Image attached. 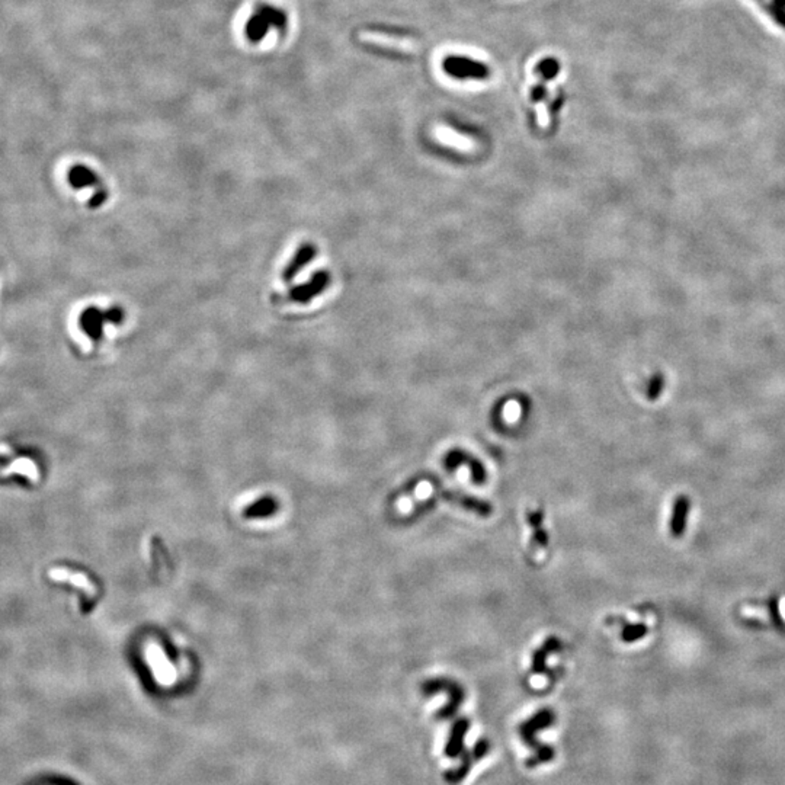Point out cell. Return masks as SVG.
<instances>
[{"label": "cell", "instance_id": "2", "mask_svg": "<svg viewBox=\"0 0 785 785\" xmlns=\"http://www.w3.org/2000/svg\"><path fill=\"white\" fill-rule=\"evenodd\" d=\"M422 692L426 694V695L435 694V692H447L448 694L450 701L444 706L442 711L438 714V717H445V719L451 717L464 701V691H462L461 685H458L455 681L447 679V678H434V679H429V681L423 682L422 684Z\"/></svg>", "mask_w": 785, "mask_h": 785}, {"label": "cell", "instance_id": "12", "mask_svg": "<svg viewBox=\"0 0 785 785\" xmlns=\"http://www.w3.org/2000/svg\"><path fill=\"white\" fill-rule=\"evenodd\" d=\"M447 500L461 506L462 509H467V510H471V512L477 514L479 517H483V518H487L492 515L493 512V507L489 502L486 500H482V499H477V497H473V496H465V495H460V493H454V492H448L444 495Z\"/></svg>", "mask_w": 785, "mask_h": 785}, {"label": "cell", "instance_id": "1", "mask_svg": "<svg viewBox=\"0 0 785 785\" xmlns=\"http://www.w3.org/2000/svg\"><path fill=\"white\" fill-rule=\"evenodd\" d=\"M444 71L457 81H486L490 77V67L467 56L451 54L442 60Z\"/></svg>", "mask_w": 785, "mask_h": 785}, {"label": "cell", "instance_id": "3", "mask_svg": "<svg viewBox=\"0 0 785 785\" xmlns=\"http://www.w3.org/2000/svg\"><path fill=\"white\" fill-rule=\"evenodd\" d=\"M553 720H554V713H553V711H550L548 709H544V710H541L540 713H537L532 719H530L528 721H525L524 724H521V727H520L522 737H524L531 746H534V748H537V749L540 751L535 764L545 762V761H548V759H552L553 755H554V751H552L550 748H542V746H540V744L537 743V740H535V731L548 727L550 724L553 723Z\"/></svg>", "mask_w": 785, "mask_h": 785}, {"label": "cell", "instance_id": "17", "mask_svg": "<svg viewBox=\"0 0 785 785\" xmlns=\"http://www.w3.org/2000/svg\"><path fill=\"white\" fill-rule=\"evenodd\" d=\"M755 2L764 9V12L785 31V8L775 4L774 0H755Z\"/></svg>", "mask_w": 785, "mask_h": 785}, {"label": "cell", "instance_id": "13", "mask_svg": "<svg viewBox=\"0 0 785 785\" xmlns=\"http://www.w3.org/2000/svg\"><path fill=\"white\" fill-rule=\"evenodd\" d=\"M314 255H316V249H314L311 245H304L295 255V258L290 262V265L287 266L285 272H284V281H291L295 275L303 269L304 265L310 263L311 259L314 258Z\"/></svg>", "mask_w": 785, "mask_h": 785}, {"label": "cell", "instance_id": "15", "mask_svg": "<svg viewBox=\"0 0 785 785\" xmlns=\"http://www.w3.org/2000/svg\"><path fill=\"white\" fill-rule=\"evenodd\" d=\"M527 521H528V525L531 527L532 530V535H534V540L537 541L538 545L541 547H547L548 545V534L544 528V512L542 509H538V510H531V512L527 514Z\"/></svg>", "mask_w": 785, "mask_h": 785}, {"label": "cell", "instance_id": "22", "mask_svg": "<svg viewBox=\"0 0 785 785\" xmlns=\"http://www.w3.org/2000/svg\"><path fill=\"white\" fill-rule=\"evenodd\" d=\"M774 2H775V4H778V5H781V6H784V8H785V0H774Z\"/></svg>", "mask_w": 785, "mask_h": 785}, {"label": "cell", "instance_id": "10", "mask_svg": "<svg viewBox=\"0 0 785 785\" xmlns=\"http://www.w3.org/2000/svg\"><path fill=\"white\" fill-rule=\"evenodd\" d=\"M50 577L57 582H67L78 589H82V591L89 597L96 595V586L83 573H78V572L74 573V572H70L69 569H53L50 572Z\"/></svg>", "mask_w": 785, "mask_h": 785}, {"label": "cell", "instance_id": "20", "mask_svg": "<svg viewBox=\"0 0 785 785\" xmlns=\"http://www.w3.org/2000/svg\"><path fill=\"white\" fill-rule=\"evenodd\" d=\"M535 71L540 74L541 81H550V78H554V77L559 74V71H560V63H559L556 59L548 57V59L542 60V61L537 66V70H535Z\"/></svg>", "mask_w": 785, "mask_h": 785}, {"label": "cell", "instance_id": "11", "mask_svg": "<svg viewBox=\"0 0 785 785\" xmlns=\"http://www.w3.org/2000/svg\"><path fill=\"white\" fill-rule=\"evenodd\" d=\"M562 640L556 636H550L547 640L534 652L532 654V672L534 674H547V657L553 653H557L562 650Z\"/></svg>", "mask_w": 785, "mask_h": 785}, {"label": "cell", "instance_id": "5", "mask_svg": "<svg viewBox=\"0 0 785 785\" xmlns=\"http://www.w3.org/2000/svg\"><path fill=\"white\" fill-rule=\"evenodd\" d=\"M465 465L470 470L471 482L475 485H483L487 480V471L486 467L480 460L473 457L471 454L462 451V450H451L444 457V467L448 471L457 470L460 465Z\"/></svg>", "mask_w": 785, "mask_h": 785}, {"label": "cell", "instance_id": "9", "mask_svg": "<svg viewBox=\"0 0 785 785\" xmlns=\"http://www.w3.org/2000/svg\"><path fill=\"white\" fill-rule=\"evenodd\" d=\"M328 284H329L328 273L319 272V273L314 275V277L311 278L310 283L301 285L300 288H295V290L291 293L290 298H291L293 301H297V303L304 304L305 301H310L313 297L319 295V294L328 287Z\"/></svg>", "mask_w": 785, "mask_h": 785}, {"label": "cell", "instance_id": "19", "mask_svg": "<svg viewBox=\"0 0 785 785\" xmlns=\"http://www.w3.org/2000/svg\"><path fill=\"white\" fill-rule=\"evenodd\" d=\"M69 179L74 188H88L96 182V176L89 169L82 166L74 168L70 172Z\"/></svg>", "mask_w": 785, "mask_h": 785}, {"label": "cell", "instance_id": "16", "mask_svg": "<svg viewBox=\"0 0 785 785\" xmlns=\"http://www.w3.org/2000/svg\"><path fill=\"white\" fill-rule=\"evenodd\" d=\"M12 473H16V475H24L25 477H28L31 482H36L38 480V468L35 465V462L29 458H19L16 461H14L11 464V467H8L4 475L5 476H9Z\"/></svg>", "mask_w": 785, "mask_h": 785}, {"label": "cell", "instance_id": "6", "mask_svg": "<svg viewBox=\"0 0 785 785\" xmlns=\"http://www.w3.org/2000/svg\"><path fill=\"white\" fill-rule=\"evenodd\" d=\"M147 659H148L150 667L153 669L156 678L159 679V682L165 685H171L176 679L175 666L171 663V660L168 659V656L165 654L161 646L151 643L147 647Z\"/></svg>", "mask_w": 785, "mask_h": 785}, {"label": "cell", "instance_id": "8", "mask_svg": "<svg viewBox=\"0 0 785 785\" xmlns=\"http://www.w3.org/2000/svg\"><path fill=\"white\" fill-rule=\"evenodd\" d=\"M689 509H691L689 497L687 495H679L675 499L674 509H672V517H671V522H669V530H671V534H672L674 538H681L685 534L687 524H688V517H689Z\"/></svg>", "mask_w": 785, "mask_h": 785}, {"label": "cell", "instance_id": "14", "mask_svg": "<svg viewBox=\"0 0 785 785\" xmlns=\"http://www.w3.org/2000/svg\"><path fill=\"white\" fill-rule=\"evenodd\" d=\"M470 727V723L467 719H461L458 720L452 730H451V736H450V740H448V744H447V755L451 756V758H455V755L458 752H461L462 749V740H464V736L467 733Z\"/></svg>", "mask_w": 785, "mask_h": 785}, {"label": "cell", "instance_id": "21", "mask_svg": "<svg viewBox=\"0 0 785 785\" xmlns=\"http://www.w3.org/2000/svg\"><path fill=\"white\" fill-rule=\"evenodd\" d=\"M438 137L442 143H447L450 146H454V147H458V148H462V150L473 148V143H471L470 140L462 138L461 136H458V134H455L450 130H440Z\"/></svg>", "mask_w": 785, "mask_h": 785}, {"label": "cell", "instance_id": "18", "mask_svg": "<svg viewBox=\"0 0 785 785\" xmlns=\"http://www.w3.org/2000/svg\"><path fill=\"white\" fill-rule=\"evenodd\" d=\"M649 633V627L646 624H625L621 630V640L624 643H636L646 637Z\"/></svg>", "mask_w": 785, "mask_h": 785}, {"label": "cell", "instance_id": "4", "mask_svg": "<svg viewBox=\"0 0 785 785\" xmlns=\"http://www.w3.org/2000/svg\"><path fill=\"white\" fill-rule=\"evenodd\" d=\"M358 39L364 44L385 49V50H391V51H397V53L410 54L416 50V46H415V43L412 41L410 38L397 36V35L380 32V31H361L358 34Z\"/></svg>", "mask_w": 785, "mask_h": 785}, {"label": "cell", "instance_id": "7", "mask_svg": "<svg viewBox=\"0 0 785 785\" xmlns=\"http://www.w3.org/2000/svg\"><path fill=\"white\" fill-rule=\"evenodd\" d=\"M106 314L108 313H102V311H98L95 308H89L83 313V316L81 319V325H82V329L85 330V333L92 340H96V342L101 340L103 325H105L106 320L118 323L123 319V313L118 311V310H112L111 316H106Z\"/></svg>", "mask_w": 785, "mask_h": 785}]
</instances>
